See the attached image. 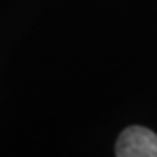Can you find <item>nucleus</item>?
<instances>
[{"instance_id":"obj_1","label":"nucleus","mask_w":157,"mask_h":157,"mask_svg":"<svg viewBox=\"0 0 157 157\" xmlns=\"http://www.w3.org/2000/svg\"><path fill=\"white\" fill-rule=\"evenodd\" d=\"M119 157H157V135L141 126L124 129L115 145Z\"/></svg>"}]
</instances>
